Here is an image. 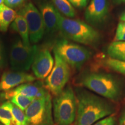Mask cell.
Returning a JSON list of instances; mask_svg holds the SVG:
<instances>
[{"instance_id": "12", "label": "cell", "mask_w": 125, "mask_h": 125, "mask_svg": "<svg viewBox=\"0 0 125 125\" xmlns=\"http://www.w3.org/2000/svg\"><path fill=\"white\" fill-rule=\"evenodd\" d=\"M108 10L109 0H91L85 10V19L90 24H101L107 18Z\"/></svg>"}, {"instance_id": "28", "label": "cell", "mask_w": 125, "mask_h": 125, "mask_svg": "<svg viewBox=\"0 0 125 125\" xmlns=\"http://www.w3.org/2000/svg\"><path fill=\"white\" fill-rule=\"evenodd\" d=\"M116 30L122 31L125 33V21H120L117 26Z\"/></svg>"}, {"instance_id": "5", "label": "cell", "mask_w": 125, "mask_h": 125, "mask_svg": "<svg viewBox=\"0 0 125 125\" xmlns=\"http://www.w3.org/2000/svg\"><path fill=\"white\" fill-rule=\"evenodd\" d=\"M65 62L73 68H81L90 59L92 52L85 47L65 39L56 42L53 49Z\"/></svg>"}, {"instance_id": "10", "label": "cell", "mask_w": 125, "mask_h": 125, "mask_svg": "<svg viewBox=\"0 0 125 125\" xmlns=\"http://www.w3.org/2000/svg\"><path fill=\"white\" fill-rule=\"evenodd\" d=\"M54 64V59L49 50L45 48L38 49L31 67L35 78L44 79L51 73Z\"/></svg>"}, {"instance_id": "23", "label": "cell", "mask_w": 125, "mask_h": 125, "mask_svg": "<svg viewBox=\"0 0 125 125\" xmlns=\"http://www.w3.org/2000/svg\"><path fill=\"white\" fill-rule=\"evenodd\" d=\"M93 125H116V118L113 115H110L100 120Z\"/></svg>"}, {"instance_id": "25", "label": "cell", "mask_w": 125, "mask_h": 125, "mask_svg": "<svg viewBox=\"0 0 125 125\" xmlns=\"http://www.w3.org/2000/svg\"><path fill=\"white\" fill-rule=\"evenodd\" d=\"M26 0H5L4 4L10 8H16L23 4Z\"/></svg>"}, {"instance_id": "29", "label": "cell", "mask_w": 125, "mask_h": 125, "mask_svg": "<svg viewBox=\"0 0 125 125\" xmlns=\"http://www.w3.org/2000/svg\"><path fill=\"white\" fill-rule=\"evenodd\" d=\"M3 53H2V46L0 42V67H1L3 65Z\"/></svg>"}, {"instance_id": "9", "label": "cell", "mask_w": 125, "mask_h": 125, "mask_svg": "<svg viewBox=\"0 0 125 125\" xmlns=\"http://www.w3.org/2000/svg\"><path fill=\"white\" fill-rule=\"evenodd\" d=\"M18 14L23 16L27 21L30 41L33 43L40 41L45 34V27L39 9L32 2H30L20 9Z\"/></svg>"}, {"instance_id": "33", "label": "cell", "mask_w": 125, "mask_h": 125, "mask_svg": "<svg viewBox=\"0 0 125 125\" xmlns=\"http://www.w3.org/2000/svg\"><path fill=\"white\" fill-rule=\"evenodd\" d=\"M0 125H4L2 124V123H1V122H0Z\"/></svg>"}, {"instance_id": "4", "label": "cell", "mask_w": 125, "mask_h": 125, "mask_svg": "<svg viewBox=\"0 0 125 125\" xmlns=\"http://www.w3.org/2000/svg\"><path fill=\"white\" fill-rule=\"evenodd\" d=\"M54 121L57 125H70L76 114V98L73 89L68 86L55 96L53 101Z\"/></svg>"}, {"instance_id": "2", "label": "cell", "mask_w": 125, "mask_h": 125, "mask_svg": "<svg viewBox=\"0 0 125 125\" xmlns=\"http://www.w3.org/2000/svg\"><path fill=\"white\" fill-rule=\"evenodd\" d=\"M57 24L59 30L64 37L75 42L94 45L100 39L99 32L90 25L81 20L66 18L59 12Z\"/></svg>"}, {"instance_id": "26", "label": "cell", "mask_w": 125, "mask_h": 125, "mask_svg": "<svg viewBox=\"0 0 125 125\" xmlns=\"http://www.w3.org/2000/svg\"><path fill=\"white\" fill-rule=\"evenodd\" d=\"M114 41H125V33L122 31L116 30Z\"/></svg>"}, {"instance_id": "7", "label": "cell", "mask_w": 125, "mask_h": 125, "mask_svg": "<svg viewBox=\"0 0 125 125\" xmlns=\"http://www.w3.org/2000/svg\"><path fill=\"white\" fill-rule=\"evenodd\" d=\"M54 52V64L49 75L45 80V88L48 91L57 96L64 90L71 75L69 65Z\"/></svg>"}, {"instance_id": "21", "label": "cell", "mask_w": 125, "mask_h": 125, "mask_svg": "<svg viewBox=\"0 0 125 125\" xmlns=\"http://www.w3.org/2000/svg\"><path fill=\"white\" fill-rule=\"evenodd\" d=\"M8 104L10 107L14 118L18 121L20 125H28L27 119L24 112L21 110L19 108L16 106L10 101H8Z\"/></svg>"}, {"instance_id": "16", "label": "cell", "mask_w": 125, "mask_h": 125, "mask_svg": "<svg viewBox=\"0 0 125 125\" xmlns=\"http://www.w3.org/2000/svg\"><path fill=\"white\" fill-rule=\"evenodd\" d=\"M17 15L18 14L12 8L4 4L0 5V30L2 32H6Z\"/></svg>"}, {"instance_id": "24", "label": "cell", "mask_w": 125, "mask_h": 125, "mask_svg": "<svg viewBox=\"0 0 125 125\" xmlns=\"http://www.w3.org/2000/svg\"><path fill=\"white\" fill-rule=\"evenodd\" d=\"M68 1L74 7L78 9H82L86 7L89 0H68Z\"/></svg>"}, {"instance_id": "3", "label": "cell", "mask_w": 125, "mask_h": 125, "mask_svg": "<svg viewBox=\"0 0 125 125\" xmlns=\"http://www.w3.org/2000/svg\"><path fill=\"white\" fill-rule=\"evenodd\" d=\"M79 82L88 89L111 100H118L122 93L119 81L107 73H87L81 78Z\"/></svg>"}, {"instance_id": "27", "label": "cell", "mask_w": 125, "mask_h": 125, "mask_svg": "<svg viewBox=\"0 0 125 125\" xmlns=\"http://www.w3.org/2000/svg\"><path fill=\"white\" fill-rule=\"evenodd\" d=\"M118 125H125V107L122 111L121 116L119 119Z\"/></svg>"}, {"instance_id": "15", "label": "cell", "mask_w": 125, "mask_h": 125, "mask_svg": "<svg viewBox=\"0 0 125 125\" xmlns=\"http://www.w3.org/2000/svg\"><path fill=\"white\" fill-rule=\"evenodd\" d=\"M11 28L20 35L21 41L25 45H30L29 27L24 17L18 14L16 18L11 24Z\"/></svg>"}, {"instance_id": "11", "label": "cell", "mask_w": 125, "mask_h": 125, "mask_svg": "<svg viewBox=\"0 0 125 125\" xmlns=\"http://www.w3.org/2000/svg\"><path fill=\"white\" fill-rule=\"evenodd\" d=\"M49 94V92L45 87H43L40 83H27L19 86L13 89L3 92L1 93V97L4 100H9L15 95L21 94L34 99H38L45 97Z\"/></svg>"}, {"instance_id": "20", "label": "cell", "mask_w": 125, "mask_h": 125, "mask_svg": "<svg viewBox=\"0 0 125 125\" xmlns=\"http://www.w3.org/2000/svg\"><path fill=\"white\" fill-rule=\"evenodd\" d=\"M104 65L109 69L125 75V61H119L110 58L105 59Z\"/></svg>"}, {"instance_id": "14", "label": "cell", "mask_w": 125, "mask_h": 125, "mask_svg": "<svg viewBox=\"0 0 125 125\" xmlns=\"http://www.w3.org/2000/svg\"><path fill=\"white\" fill-rule=\"evenodd\" d=\"M38 8L44 23L45 31L50 34H53L59 30L57 24V15L59 11L53 4L48 1L40 2Z\"/></svg>"}, {"instance_id": "30", "label": "cell", "mask_w": 125, "mask_h": 125, "mask_svg": "<svg viewBox=\"0 0 125 125\" xmlns=\"http://www.w3.org/2000/svg\"><path fill=\"white\" fill-rule=\"evenodd\" d=\"M112 2L116 5H121L125 4V0H112Z\"/></svg>"}, {"instance_id": "22", "label": "cell", "mask_w": 125, "mask_h": 125, "mask_svg": "<svg viewBox=\"0 0 125 125\" xmlns=\"http://www.w3.org/2000/svg\"><path fill=\"white\" fill-rule=\"evenodd\" d=\"M14 119L10 107L6 101L0 105V122L7 125Z\"/></svg>"}, {"instance_id": "18", "label": "cell", "mask_w": 125, "mask_h": 125, "mask_svg": "<svg viewBox=\"0 0 125 125\" xmlns=\"http://www.w3.org/2000/svg\"><path fill=\"white\" fill-rule=\"evenodd\" d=\"M57 10L68 18H73L75 16L76 11L68 0H51Z\"/></svg>"}, {"instance_id": "19", "label": "cell", "mask_w": 125, "mask_h": 125, "mask_svg": "<svg viewBox=\"0 0 125 125\" xmlns=\"http://www.w3.org/2000/svg\"><path fill=\"white\" fill-rule=\"evenodd\" d=\"M34 100V98L28 97L23 95L16 94L10 98V101L24 112Z\"/></svg>"}, {"instance_id": "8", "label": "cell", "mask_w": 125, "mask_h": 125, "mask_svg": "<svg viewBox=\"0 0 125 125\" xmlns=\"http://www.w3.org/2000/svg\"><path fill=\"white\" fill-rule=\"evenodd\" d=\"M38 51L36 45H27L21 40L16 41L12 45L9 54L12 70L19 72L29 70Z\"/></svg>"}, {"instance_id": "6", "label": "cell", "mask_w": 125, "mask_h": 125, "mask_svg": "<svg viewBox=\"0 0 125 125\" xmlns=\"http://www.w3.org/2000/svg\"><path fill=\"white\" fill-rule=\"evenodd\" d=\"M24 113L28 125H54L50 93L45 97L34 99Z\"/></svg>"}, {"instance_id": "1", "label": "cell", "mask_w": 125, "mask_h": 125, "mask_svg": "<svg viewBox=\"0 0 125 125\" xmlns=\"http://www.w3.org/2000/svg\"><path fill=\"white\" fill-rule=\"evenodd\" d=\"M76 98L75 125H93L115 112L110 103L89 92H78Z\"/></svg>"}, {"instance_id": "17", "label": "cell", "mask_w": 125, "mask_h": 125, "mask_svg": "<svg viewBox=\"0 0 125 125\" xmlns=\"http://www.w3.org/2000/svg\"><path fill=\"white\" fill-rule=\"evenodd\" d=\"M107 54L110 58L125 61V41H114L107 47Z\"/></svg>"}, {"instance_id": "13", "label": "cell", "mask_w": 125, "mask_h": 125, "mask_svg": "<svg viewBox=\"0 0 125 125\" xmlns=\"http://www.w3.org/2000/svg\"><path fill=\"white\" fill-rule=\"evenodd\" d=\"M35 80V76L24 72H5L0 79V91H8L22 84Z\"/></svg>"}, {"instance_id": "31", "label": "cell", "mask_w": 125, "mask_h": 125, "mask_svg": "<svg viewBox=\"0 0 125 125\" xmlns=\"http://www.w3.org/2000/svg\"><path fill=\"white\" fill-rule=\"evenodd\" d=\"M119 20L122 21H125V10H124L119 16Z\"/></svg>"}, {"instance_id": "32", "label": "cell", "mask_w": 125, "mask_h": 125, "mask_svg": "<svg viewBox=\"0 0 125 125\" xmlns=\"http://www.w3.org/2000/svg\"><path fill=\"white\" fill-rule=\"evenodd\" d=\"M5 0H0V5L3 4V2H4Z\"/></svg>"}]
</instances>
